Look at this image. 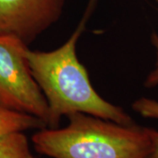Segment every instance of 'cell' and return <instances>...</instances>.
Returning <instances> with one entry per match:
<instances>
[{
    "mask_svg": "<svg viewBox=\"0 0 158 158\" xmlns=\"http://www.w3.org/2000/svg\"><path fill=\"white\" fill-rule=\"evenodd\" d=\"M46 123L35 116L19 113L0 106V135L30 129H43Z\"/></svg>",
    "mask_w": 158,
    "mask_h": 158,
    "instance_id": "obj_5",
    "label": "cell"
},
{
    "mask_svg": "<svg viewBox=\"0 0 158 158\" xmlns=\"http://www.w3.org/2000/svg\"><path fill=\"white\" fill-rule=\"evenodd\" d=\"M133 110L144 118L158 119V101L148 98H141L133 103Z\"/></svg>",
    "mask_w": 158,
    "mask_h": 158,
    "instance_id": "obj_7",
    "label": "cell"
},
{
    "mask_svg": "<svg viewBox=\"0 0 158 158\" xmlns=\"http://www.w3.org/2000/svg\"><path fill=\"white\" fill-rule=\"evenodd\" d=\"M146 128L151 140V149L146 158H158V131L148 127Z\"/></svg>",
    "mask_w": 158,
    "mask_h": 158,
    "instance_id": "obj_9",
    "label": "cell"
},
{
    "mask_svg": "<svg viewBox=\"0 0 158 158\" xmlns=\"http://www.w3.org/2000/svg\"><path fill=\"white\" fill-rule=\"evenodd\" d=\"M0 158H34L23 132L0 135Z\"/></svg>",
    "mask_w": 158,
    "mask_h": 158,
    "instance_id": "obj_6",
    "label": "cell"
},
{
    "mask_svg": "<svg viewBox=\"0 0 158 158\" xmlns=\"http://www.w3.org/2000/svg\"><path fill=\"white\" fill-rule=\"evenodd\" d=\"M94 0L69 39L49 52L34 51L28 47L25 56L31 73L48 105V128H57L62 116L84 113L124 126L135 125L122 108L104 99L90 84L85 67L79 62L76 47L85 30Z\"/></svg>",
    "mask_w": 158,
    "mask_h": 158,
    "instance_id": "obj_1",
    "label": "cell"
},
{
    "mask_svg": "<svg viewBox=\"0 0 158 158\" xmlns=\"http://www.w3.org/2000/svg\"><path fill=\"white\" fill-rule=\"evenodd\" d=\"M66 0H0V34L29 46L62 16Z\"/></svg>",
    "mask_w": 158,
    "mask_h": 158,
    "instance_id": "obj_4",
    "label": "cell"
},
{
    "mask_svg": "<svg viewBox=\"0 0 158 158\" xmlns=\"http://www.w3.org/2000/svg\"><path fill=\"white\" fill-rule=\"evenodd\" d=\"M151 42H152L153 46L156 49L157 60H156L155 69H153L152 71L148 74V76L145 80L144 85L147 88L156 87L158 85V34L156 33H153L152 35H151Z\"/></svg>",
    "mask_w": 158,
    "mask_h": 158,
    "instance_id": "obj_8",
    "label": "cell"
},
{
    "mask_svg": "<svg viewBox=\"0 0 158 158\" xmlns=\"http://www.w3.org/2000/svg\"><path fill=\"white\" fill-rule=\"evenodd\" d=\"M63 128H43L32 137L35 150L52 158H146V127L124 126L84 113L67 116Z\"/></svg>",
    "mask_w": 158,
    "mask_h": 158,
    "instance_id": "obj_2",
    "label": "cell"
},
{
    "mask_svg": "<svg viewBox=\"0 0 158 158\" xmlns=\"http://www.w3.org/2000/svg\"><path fill=\"white\" fill-rule=\"evenodd\" d=\"M27 47L16 37L0 34V106L35 116L48 127V105L31 73Z\"/></svg>",
    "mask_w": 158,
    "mask_h": 158,
    "instance_id": "obj_3",
    "label": "cell"
}]
</instances>
